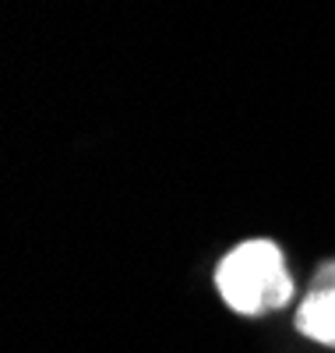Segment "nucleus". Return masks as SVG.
Segmentation results:
<instances>
[{
    "mask_svg": "<svg viewBox=\"0 0 335 353\" xmlns=\"http://www.w3.org/2000/svg\"><path fill=\"white\" fill-rule=\"evenodd\" d=\"M296 329L311 343L335 350V286H311L296 307Z\"/></svg>",
    "mask_w": 335,
    "mask_h": 353,
    "instance_id": "f03ea898",
    "label": "nucleus"
},
{
    "mask_svg": "<svg viewBox=\"0 0 335 353\" xmlns=\"http://www.w3.org/2000/svg\"><path fill=\"white\" fill-rule=\"evenodd\" d=\"M311 286H335V258H332V261H325L321 269L314 272Z\"/></svg>",
    "mask_w": 335,
    "mask_h": 353,
    "instance_id": "7ed1b4c3",
    "label": "nucleus"
},
{
    "mask_svg": "<svg viewBox=\"0 0 335 353\" xmlns=\"http://www.w3.org/2000/svg\"><path fill=\"white\" fill-rule=\"evenodd\" d=\"M216 286L226 307L236 314H265L279 311L293 301V276L286 269L283 248L272 241H243L236 244L216 269Z\"/></svg>",
    "mask_w": 335,
    "mask_h": 353,
    "instance_id": "f257e3e1",
    "label": "nucleus"
}]
</instances>
